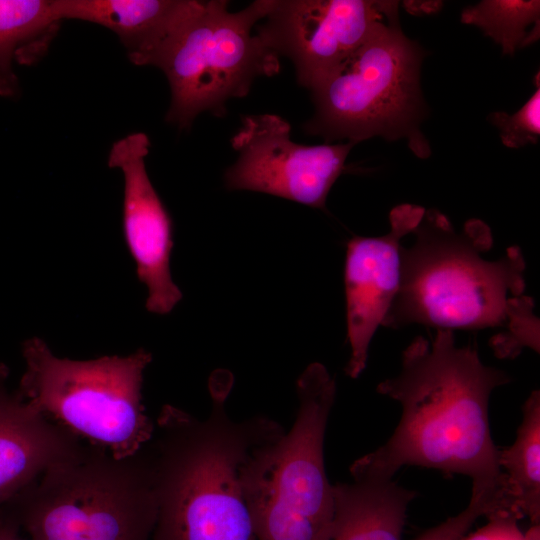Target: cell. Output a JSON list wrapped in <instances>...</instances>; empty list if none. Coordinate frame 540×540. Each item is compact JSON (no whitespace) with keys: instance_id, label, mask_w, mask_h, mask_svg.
<instances>
[{"instance_id":"16","label":"cell","mask_w":540,"mask_h":540,"mask_svg":"<svg viewBox=\"0 0 540 540\" xmlns=\"http://www.w3.org/2000/svg\"><path fill=\"white\" fill-rule=\"evenodd\" d=\"M61 22L53 0H0V96L18 93L13 62L33 65L41 60Z\"/></svg>"},{"instance_id":"2","label":"cell","mask_w":540,"mask_h":540,"mask_svg":"<svg viewBox=\"0 0 540 540\" xmlns=\"http://www.w3.org/2000/svg\"><path fill=\"white\" fill-rule=\"evenodd\" d=\"M412 234L414 243L401 246L400 285L383 326L504 327L491 339L499 358H513L523 347L539 352V323L533 300L523 295L525 260L518 246L486 260L493 245L488 225L472 219L456 232L437 210H425Z\"/></svg>"},{"instance_id":"14","label":"cell","mask_w":540,"mask_h":540,"mask_svg":"<svg viewBox=\"0 0 540 540\" xmlns=\"http://www.w3.org/2000/svg\"><path fill=\"white\" fill-rule=\"evenodd\" d=\"M60 19L101 25L118 36L129 60L154 66L196 0H53Z\"/></svg>"},{"instance_id":"12","label":"cell","mask_w":540,"mask_h":540,"mask_svg":"<svg viewBox=\"0 0 540 540\" xmlns=\"http://www.w3.org/2000/svg\"><path fill=\"white\" fill-rule=\"evenodd\" d=\"M424 212L419 205H398L390 212L387 234L356 236L347 244L344 284L351 355L345 372L351 378L365 369L371 339L398 292L401 240L415 230Z\"/></svg>"},{"instance_id":"7","label":"cell","mask_w":540,"mask_h":540,"mask_svg":"<svg viewBox=\"0 0 540 540\" xmlns=\"http://www.w3.org/2000/svg\"><path fill=\"white\" fill-rule=\"evenodd\" d=\"M422 58L399 20L387 25L309 89L315 113L305 124L306 132L328 144H357L373 136L407 138L415 154L427 157L429 146L419 130L424 112Z\"/></svg>"},{"instance_id":"11","label":"cell","mask_w":540,"mask_h":540,"mask_svg":"<svg viewBox=\"0 0 540 540\" xmlns=\"http://www.w3.org/2000/svg\"><path fill=\"white\" fill-rule=\"evenodd\" d=\"M149 148L145 133H130L112 144L108 166L123 175V233L137 276L148 290L146 309L163 315L182 299V292L170 273L172 221L146 170Z\"/></svg>"},{"instance_id":"3","label":"cell","mask_w":540,"mask_h":540,"mask_svg":"<svg viewBox=\"0 0 540 540\" xmlns=\"http://www.w3.org/2000/svg\"><path fill=\"white\" fill-rule=\"evenodd\" d=\"M231 384L229 374L211 380L204 419L168 404L157 416L143 447L157 501L152 540H258L242 471L284 429L264 416L234 420L225 407Z\"/></svg>"},{"instance_id":"17","label":"cell","mask_w":540,"mask_h":540,"mask_svg":"<svg viewBox=\"0 0 540 540\" xmlns=\"http://www.w3.org/2000/svg\"><path fill=\"white\" fill-rule=\"evenodd\" d=\"M522 421L514 443L498 449V465L506 495L516 518L540 520V393L533 391L522 407Z\"/></svg>"},{"instance_id":"15","label":"cell","mask_w":540,"mask_h":540,"mask_svg":"<svg viewBox=\"0 0 540 540\" xmlns=\"http://www.w3.org/2000/svg\"><path fill=\"white\" fill-rule=\"evenodd\" d=\"M333 485L334 516L327 540H402L416 492L390 480L351 475Z\"/></svg>"},{"instance_id":"19","label":"cell","mask_w":540,"mask_h":540,"mask_svg":"<svg viewBox=\"0 0 540 540\" xmlns=\"http://www.w3.org/2000/svg\"><path fill=\"white\" fill-rule=\"evenodd\" d=\"M540 89L514 114L497 112L490 115L491 122L500 130L503 144L509 148H520L537 142L540 135Z\"/></svg>"},{"instance_id":"6","label":"cell","mask_w":540,"mask_h":540,"mask_svg":"<svg viewBox=\"0 0 540 540\" xmlns=\"http://www.w3.org/2000/svg\"><path fill=\"white\" fill-rule=\"evenodd\" d=\"M22 355L26 368L17 393L35 410L117 458L137 453L150 441L154 422L142 402L150 352L71 360L55 356L33 337L23 343Z\"/></svg>"},{"instance_id":"8","label":"cell","mask_w":540,"mask_h":540,"mask_svg":"<svg viewBox=\"0 0 540 540\" xmlns=\"http://www.w3.org/2000/svg\"><path fill=\"white\" fill-rule=\"evenodd\" d=\"M271 1L237 12L224 0L197 1L154 64L171 90L168 122L187 128L204 111L222 116L227 100L247 95L256 78L279 72V57L254 33Z\"/></svg>"},{"instance_id":"10","label":"cell","mask_w":540,"mask_h":540,"mask_svg":"<svg viewBox=\"0 0 540 540\" xmlns=\"http://www.w3.org/2000/svg\"><path fill=\"white\" fill-rule=\"evenodd\" d=\"M290 132L289 122L278 115L244 116L231 140L238 158L225 172V185L325 210L355 143L303 145L294 142Z\"/></svg>"},{"instance_id":"21","label":"cell","mask_w":540,"mask_h":540,"mask_svg":"<svg viewBox=\"0 0 540 540\" xmlns=\"http://www.w3.org/2000/svg\"><path fill=\"white\" fill-rule=\"evenodd\" d=\"M517 521L507 516L488 519L486 525L472 534H466L461 540H540L539 525H533L524 533L519 529Z\"/></svg>"},{"instance_id":"1","label":"cell","mask_w":540,"mask_h":540,"mask_svg":"<svg viewBox=\"0 0 540 540\" xmlns=\"http://www.w3.org/2000/svg\"><path fill=\"white\" fill-rule=\"evenodd\" d=\"M509 381L483 364L474 347L457 346L453 331L439 329L431 342L415 338L403 351L399 375L377 386L400 403V421L384 445L354 461L350 474L390 480L401 467L415 465L466 475L470 500L486 518L516 519L488 415L492 391Z\"/></svg>"},{"instance_id":"13","label":"cell","mask_w":540,"mask_h":540,"mask_svg":"<svg viewBox=\"0 0 540 540\" xmlns=\"http://www.w3.org/2000/svg\"><path fill=\"white\" fill-rule=\"evenodd\" d=\"M0 374V508L48 469L74 456L85 442L5 386Z\"/></svg>"},{"instance_id":"4","label":"cell","mask_w":540,"mask_h":540,"mask_svg":"<svg viewBox=\"0 0 540 540\" xmlns=\"http://www.w3.org/2000/svg\"><path fill=\"white\" fill-rule=\"evenodd\" d=\"M143 447L117 458L85 443L6 503L0 515L30 540H152L157 501Z\"/></svg>"},{"instance_id":"18","label":"cell","mask_w":540,"mask_h":540,"mask_svg":"<svg viewBox=\"0 0 540 540\" xmlns=\"http://www.w3.org/2000/svg\"><path fill=\"white\" fill-rule=\"evenodd\" d=\"M539 1L485 0L463 10L461 21L481 28L512 55L539 38Z\"/></svg>"},{"instance_id":"22","label":"cell","mask_w":540,"mask_h":540,"mask_svg":"<svg viewBox=\"0 0 540 540\" xmlns=\"http://www.w3.org/2000/svg\"><path fill=\"white\" fill-rule=\"evenodd\" d=\"M0 540H25L19 534V529L11 522L0 518Z\"/></svg>"},{"instance_id":"5","label":"cell","mask_w":540,"mask_h":540,"mask_svg":"<svg viewBox=\"0 0 540 540\" xmlns=\"http://www.w3.org/2000/svg\"><path fill=\"white\" fill-rule=\"evenodd\" d=\"M298 410L289 431L259 445L242 471L258 540H327L334 490L324 465V437L336 396L326 367L310 364L296 383Z\"/></svg>"},{"instance_id":"9","label":"cell","mask_w":540,"mask_h":540,"mask_svg":"<svg viewBox=\"0 0 540 540\" xmlns=\"http://www.w3.org/2000/svg\"><path fill=\"white\" fill-rule=\"evenodd\" d=\"M256 34L294 65L311 89L359 47L398 20L396 1L272 0Z\"/></svg>"},{"instance_id":"20","label":"cell","mask_w":540,"mask_h":540,"mask_svg":"<svg viewBox=\"0 0 540 540\" xmlns=\"http://www.w3.org/2000/svg\"><path fill=\"white\" fill-rule=\"evenodd\" d=\"M481 516H485L484 508L470 501L467 507L459 514L427 530L415 540H461Z\"/></svg>"}]
</instances>
